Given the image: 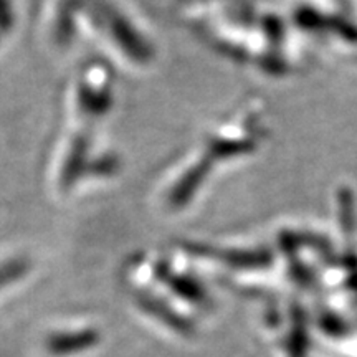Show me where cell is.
<instances>
[{"label":"cell","instance_id":"6da1fadb","mask_svg":"<svg viewBox=\"0 0 357 357\" xmlns=\"http://www.w3.org/2000/svg\"><path fill=\"white\" fill-rule=\"evenodd\" d=\"M82 17L129 60H149L153 50L147 37L118 0H82Z\"/></svg>","mask_w":357,"mask_h":357},{"label":"cell","instance_id":"7a4b0ae2","mask_svg":"<svg viewBox=\"0 0 357 357\" xmlns=\"http://www.w3.org/2000/svg\"><path fill=\"white\" fill-rule=\"evenodd\" d=\"M15 0H0V38L8 35L15 26Z\"/></svg>","mask_w":357,"mask_h":357}]
</instances>
